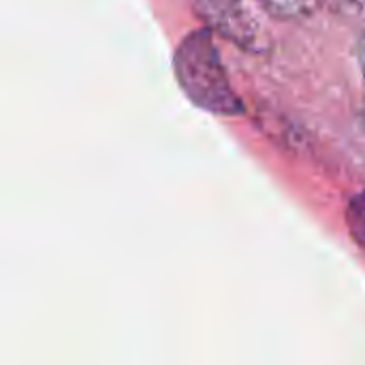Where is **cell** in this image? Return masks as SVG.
Masks as SVG:
<instances>
[{"instance_id": "obj_4", "label": "cell", "mask_w": 365, "mask_h": 365, "mask_svg": "<svg viewBox=\"0 0 365 365\" xmlns=\"http://www.w3.org/2000/svg\"><path fill=\"white\" fill-rule=\"evenodd\" d=\"M346 227H349V235L351 240L365 250V188L355 192L346 205Z\"/></svg>"}, {"instance_id": "obj_3", "label": "cell", "mask_w": 365, "mask_h": 365, "mask_svg": "<svg viewBox=\"0 0 365 365\" xmlns=\"http://www.w3.org/2000/svg\"><path fill=\"white\" fill-rule=\"evenodd\" d=\"M257 2L272 17L284 19V21L302 19V17L310 15L321 4V0H257Z\"/></svg>"}, {"instance_id": "obj_5", "label": "cell", "mask_w": 365, "mask_h": 365, "mask_svg": "<svg viewBox=\"0 0 365 365\" xmlns=\"http://www.w3.org/2000/svg\"><path fill=\"white\" fill-rule=\"evenodd\" d=\"M331 13L351 17V19H365V0H321Z\"/></svg>"}, {"instance_id": "obj_6", "label": "cell", "mask_w": 365, "mask_h": 365, "mask_svg": "<svg viewBox=\"0 0 365 365\" xmlns=\"http://www.w3.org/2000/svg\"><path fill=\"white\" fill-rule=\"evenodd\" d=\"M357 62H359V71H361V81L365 88V36L359 41V49H357Z\"/></svg>"}, {"instance_id": "obj_1", "label": "cell", "mask_w": 365, "mask_h": 365, "mask_svg": "<svg viewBox=\"0 0 365 365\" xmlns=\"http://www.w3.org/2000/svg\"><path fill=\"white\" fill-rule=\"evenodd\" d=\"M173 73L184 94L203 111L235 118L246 111L244 101L235 94L212 28L188 32L173 53Z\"/></svg>"}, {"instance_id": "obj_2", "label": "cell", "mask_w": 365, "mask_h": 365, "mask_svg": "<svg viewBox=\"0 0 365 365\" xmlns=\"http://www.w3.org/2000/svg\"><path fill=\"white\" fill-rule=\"evenodd\" d=\"M195 9L212 30L220 32L233 45L252 53L269 49L267 30L246 0H195Z\"/></svg>"}]
</instances>
